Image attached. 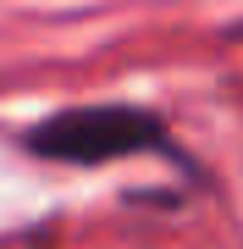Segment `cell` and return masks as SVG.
Returning <instances> with one entry per match:
<instances>
[{
    "label": "cell",
    "instance_id": "cell-1",
    "mask_svg": "<svg viewBox=\"0 0 243 249\" xmlns=\"http://www.w3.org/2000/svg\"><path fill=\"white\" fill-rule=\"evenodd\" d=\"M22 150L55 166H105V160H133V155H177L166 122L144 106L127 100H99V106H66L33 122L22 133Z\"/></svg>",
    "mask_w": 243,
    "mask_h": 249
},
{
    "label": "cell",
    "instance_id": "cell-2",
    "mask_svg": "<svg viewBox=\"0 0 243 249\" xmlns=\"http://www.w3.org/2000/svg\"><path fill=\"white\" fill-rule=\"evenodd\" d=\"M232 34H238V39H243V22H238V28H232Z\"/></svg>",
    "mask_w": 243,
    "mask_h": 249
}]
</instances>
